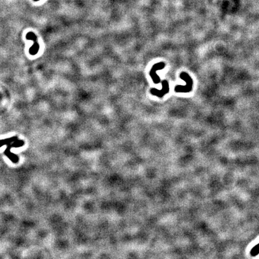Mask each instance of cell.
<instances>
[{
	"label": "cell",
	"mask_w": 259,
	"mask_h": 259,
	"mask_svg": "<svg viewBox=\"0 0 259 259\" xmlns=\"http://www.w3.org/2000/svg\"><path fill=\"white\" fill-rule=\"evenodd\" d=\"M253 250L254 251V252H252L251 254L253 255H257V254H258L259 252V244H258V245L255 248V250H254V248H253Z\"/></svg>",
	"instance_id": "cell-5"
},
{
	"label": "cell",
	"mask_w": 259,
	"mask_h": 259,
	"mask_svg": "<svg viewBox=\"0 0 259 259\" xmlns=\"http://www.w3.org/2000/svg\"><path fill=\"white\" fill-rule=\"evenodd\" d=\"M33 1H36H36H40V0H33Z\"/></svg>",
	"instance_id": "cell-6"
},
{
	"label": "cell",
	"mask_w": 259,
	"mask_h": 259,
	"mask_svg": "<svg viewBox=\"0 0 259 259\" xmlns=\"http://www.w3.org/2000/svg\"><path fill=\"white\" fill-rule=\"evenodd\" d=\"M180 77L181 79H185L186 81V85L183 87L181 86H176L175 88V91L176 92H189L192 89V84H193L192 80L187 73L184 72L181 74Z\"/></svg>",
	"instance_id": "cell-2"
},
{
	"label": "cell",
	"mask_w": 259,
	"mask_h": 259,
	"mask_svg": "<svg viewBox=\"0 0 259 259\" xmlns=\"http://www.w3.org/2000/svg\"><path fill=\"white\" fill-rule=\"evenodd\" d=\"M169 84L166 81L163 82V89L160 91H158L156 89H152L151 90V92L152 94L157 95L159 97H163L164 95L169 92Z\"/></svg>",
	"instance_id": "cell-4"
},
{
	"label": "cell",
	"mask_w": 259,
	"mask_h": 259,
	"mask_svg": "<svg viewBox=\"0 0 259 259\" xmlns=\"http://www.w3.org/2000/svg\"><path fill=\"white\" fill-rule=\"evenodd\" d=\"M165 67V64L163 62H161L160 63L156 64H155L154 66L152 67V70H151L150 72V75L153 80V81L154 82L155 84H158L160 82V79L159 78V76H157V75L155 73V70H161L163 69H164Z\"/></svg>",
	"instance_id": "cell-3"
},
{
	"label": "cell",
	"mask_w": 259,
	"mask_h": 259,
	"mask_svg": "<svg viewBox=\"0 0 259 259\" xmlns=\"http://www.w3.org/2000/svg\"><path fill=\"white\" fill-rule=\"evenodd\" d=\"M26 39L32 40L33 44L29 50V53L31 55H36L37 54L40 50V44L37 41V37L36 35L33 32H29L26 35Z\"/></svg>",
	"instance_id": "cell-1"
}]
</instances>
